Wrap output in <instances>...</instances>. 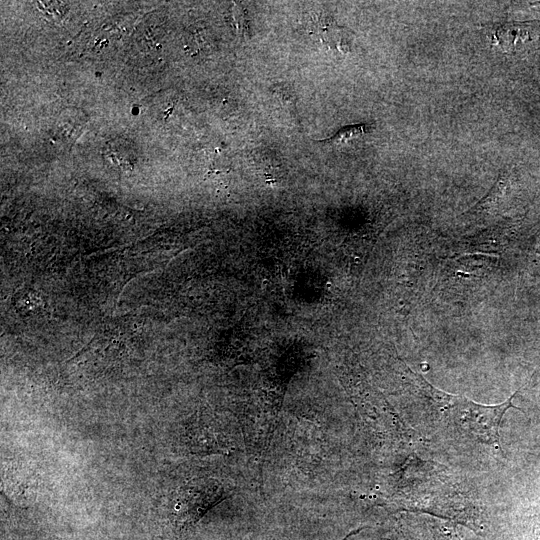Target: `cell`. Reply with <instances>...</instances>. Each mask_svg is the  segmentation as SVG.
<instances>
[{"label": "cell", "instance_id": "cell-1", "mask_svg": "<svg viewBox=\"0 0 540 540\" xmlns=\"http://www.w3.org/2000/svg\"><path fill=\"white\" fill-rule=\"evenodd\" d=\"M420 389L431 395L442 411L446 412L464 431L480 442L499 445V428L505 412L515 407L512 404L516 393L498 405H482L465 397L450 395L429 385L425 379L415 376ZM517 408V407H515Z\"/></svg>", "mask_w": 540, "mask_h": 540}, {"label": "cell", "instance_id": "cell-2", "mask_svg": "<svg viewBox=\"0 0 540 540\" xmlns=\"http://www.w3.org/2000/svg\"><path fill=\"white\" fill-rule=\"evenodd\" d=\"M228 497L215 479H197L183 486L174 505L175 521L182 529L195 525L208 510Z\"/></svg>", "mask_w": 540, "mask_h": 540}, {"label": "cell", "instance_id": "cell-3", "mask_svg": "<svg viewBox=\"0 0 540 540\" xmlns=\"http://www.w3.org/2000/svg\"><path fill=\"white\" fill-rule=\"evenodd\" d=\"M385 538L389 540H435L425 527L410 517H398L386 524Z\"/></svg>", "mask_w": 540, "mask_h": 540}, {"label": "cell", "instance_id": "cell-4", "mask_svg": "<svg viewBox=\"0 0 540 540\" xmlns=\"http://www.w3.org/2000/svg\"><path fill=\"white\" fill-rule=\"evenodd\" d=\"M365 127L364 124L345 126L328 141L337 145L347 144L354 139L360 138L365 133Z\"/></svg>", "mask_w": 540, "mask_h": 540}, {"label": "cell", "instance_id": "cell-5", "mask_svg": "<svg viewBox=\"0 0 540 540\" xmlns=\"http://www.w3.org/2000/svg\"><path fill=\"white\" fill-rule=\"evenodd\" d=\"M430 526V531L435 540H461L451 523L433 521Z\"/></svg>", "mask_w": 540, "mask_h": 540}, {"label": "cell", "instance_id": "cell-6", "mask_svg": "<svg viewBox=\"0 0 540 540\" xmlns=\"http://www.w3.org/2000/svg\"><path fill=\"white\" fill-rule=\"evenodd\" d=\"M506 180V175H502L498 179L497 183L494 185L493 189L490 191L489 195L484 198L480 203H478L473 210H487L493 207L499 196L502 195V192L505 188Z\"/></svg>", "mask_w": 540, "mask_h": 540}, {"label": "cell", "instance_id": "cell-7", "mask_svg": "<svg viewBox=\"0 0 540 540\" xmlns=\"http://www.w3.org/2000/svg\"><path fill=\"white\" fill-rule=\"evenodd\" d=\"M237 13H235L234 19L236 21V27L238 32L242 33L243 35H246L247 33V23L245 14L242 13V11L237 10Z\"/></svg>", "mask_w": 540, "mask_h": 540}, {"label": "cell", "instance_id": "cell-8", "mask_svg": "<svg viewBox=\"0 0 540 540\" xmlns=\"http://www.w3.org/2000/svg\"><path fill=\"white\" fill-rule=\"evenodd\" d=\"M361 529H357V530H354L352 531L351 533H349L345 538L341 539V540H346L349 536L353 535V534H356L358 532H360Z\"/></svg>", "mask_w": 540, "mask_h": 540}]
</instances>
